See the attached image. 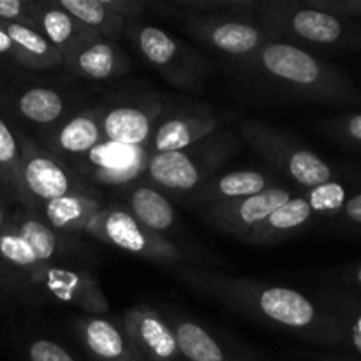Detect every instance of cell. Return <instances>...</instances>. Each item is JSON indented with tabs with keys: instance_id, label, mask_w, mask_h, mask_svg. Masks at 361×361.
Instances as JSON below:
<instances>
[{
	"instance_id": "obj_5",
	"label": "cell",
	"mask_w": 361,
	"mask_h": 361,
	"mask_svg": "<svg viewBox=\"0 0 361 361\" xmlns=\"http://www.w3.org/2000/svg\"><path fill=\"white\" fill-rule=\"evenodd\" d=\"M245 136L252 141L254 147L263 154L264 159L271 162L275 168L291 176L295 182L307 189L324 185L334 178V169L314 152L300 148L291 141L282 140L279 134L264 129V127L245 126Z\"/></svg>"
},
{
	"instance_id": "obj_38",
	"label": "cell",
	"mask_w": 361,
	"mask_h": 361,
	"mask_svg": "<svg viewBox=\"0 0 361 361\" xmlns=\"http://www.w3.org/2000/svg\"><path fill=\"white\" fill-rule=\"evenodd\" d=\"M351 281L356 288L361 289V264H358V267L351 270Z\"/></svg>"
},
{
	"instance_id": "obj_23",
	"label": "cell",
	"mask_w": 361,
	"mask_h": 361,
	"mask_svg": "<svg viewBox=\"0 0 361 361\" xmlns=\"http://www.w3.org/2000/svg\"><path fill=\"white\" fill-rule=\"evenodd\" d=\"M7 35L13 39L21 56V66L30 69H46V67L59 66L63 60L62 53L49 44L48 39L37 30L25 23H6L2 21Z\"/></svg>"
},
{
	"instance_id": "obj_2",
	"label": "cell",
	"mask_w": 361,
	"mask_h": 361,
	"mask_svg": "<svg viewBox=\"0 0 361 361\" xmlns=\"http://www.w3.org/2000/svg\"><path fill=\"white\" fill-rule=\"evenodd\" d=\"M208 137L185 150L150 155L147 166L150 178L164 189L176 192H190L203 185L236 150L235 140L229 134L217 140Z\"/></svg>"
},
{
	"instance_id": "obj_3",
	"label": "cell",
	"mask_w": 361,
	"mask_h": 361,
	"mask_svg": "<svg viewBox=\"0 0 361 361\" xmlns=\"http://www.w3.org/2000/svg\"><path fill=\"white\" fill-rule=\"evenodd\" d=\"M85 231L101 242L145 259L175 263L182 257L180 250L161 233L145 228L130 212L122 208H101Z\"/></svg>"
},
{
	"instance_id": "obj_25",
	"label": "cell",
	"mask_w": 361,
	"mask_h": 361,
	"mask_svg": "<svg viewBox=\"0 0 361 361\" xmlns=\"http://www.w3.org/2000/svg\"><path fill=\"white\" fill-rule=\"evenodd\" d=\"M104 141L101 129V116L94 111L83 113L62 126L56 134V145L71 155H87L92 148Z\"/></svg>"
},
{
	"instance_id": "obj_19",
	"label": "cell",
	"mask_w": 361,
	"mask_h": 361,
	"mask_svg": "<svg viewBox=\"0 0 361 361\" xmlns=\"http://www.w3.org/2000/svg\"><path fill=\"white\" fill-rule=\"evenodd\" d=\"M268 189V178L257 171H235L208 180L192 194L194 204H214L254 196Z\"/></svg>"
},
{
	"instance_id": "obj_11",
	"label": "cell",
	"mask_w": 361,
	"mask_h": 361,
	"mask_svg": "<svg viewBox=\"0 0 361 361\" xmlns=\"http://www.w3.org/2000/svg\"><path fill=\"white\" fill-rule=\"evenodd\" d=\"M249 298L256 309L274 323L293 330H309L312 326H338L335 317L319 316L316 305L302 293L288 288H261Z\"/></svg>"
},
{
	"instance_id": "obj_16",
	"label": "cell",
	"mask_w": 361,
	"mask_h": 361,
	"mask_svg": "<svg viewBox=\"0 0 361 361\" xmlns=\"http://www.w3.org/2000/svg\"><path fill=\"white\" fill-rule=\"evenodd\" d=\"M80 335L95 361H145L130 345L123 330L111 321L88 317L80 323Z\"/></svg>"
},
{
	"instance_id": "obj_13",
	"label": "cell",
	"mask_w": 361,
	"mask_h": 361,
	"mask_svg": "<svg viewBox=\"0 0 361 361\" xmlns=\"http://www.w3.org/2000/svg\"><path fill=\"white\" fill-rule=\"evenodd\" d=\"M159 113H161L159 102H148L143 106H118L108 109L101 118L102 136L106 141L113 143L145 147L150 140Z\"/></svg>"
},
{
	"instance_id": "obj_20",
	"label": "cell",
	"mask_w": 361,
	"mask_h": 361,
	"mask_svg": "<svg viewBox=\"0 0 361 361\" xmlns=\"http://www.w3.org/2000/svg\"><path fill=\"white\" fill-rule=\"evenodd\" d=\"M197 34L210 46L229 53V55H247L261 48L263 35L254 25L243 21H214L201 23Z\"/></svg>"
},
{
	"instance_id": "obj_15",
	"label": "cell",
	"mask_w": 361,
	"mask_h": 361,
	"mask_svg": "<svg viewBox=\"0 0 361 361\" xmlns=\"http://www.w3.org/2000/svg\"><path fill=\"white\" fill-rule=\"evenodd\" d=\"M288 23L293 34H296L303 41L312 42V44L335 46L344 44V41H349V44H355L360 41L358 30L349 28L335 14L323 9H316L312 6L302 7V9H296L295 13L289 14Z\"/></svg>"
},
{
	"instance_id": "obj_26",
	"label": "cell",
	"mask_w": 361,
	"mask_h": 361,
	"mask_svg": "<svg viewBox=\"0 0 361 361\" xmlns=\"http://www.w3.org/2000/svg\"><path fill=\"white\" fill-rule=\"evenodd\" d=\"M63 11L94 30L99 37H116L123 28V18L113 13L106 0H56Z\"/></svg>"
},
{
	"instance_id": "obj_28",
	"label": "cell",
	"mask_w": 361,
	"mask_h": 361,
	"mask_svg": "<svg viewBox=\"0 0 361 361\" xmlns=\"http://www.w3.org/2000/svg\"><path fill=\"white\" fill-rule=\"evenodd\" d=\"M0 187L14 200L30 204L21 178L20 145L2 116H0Z\"/></svg>"
},
{
	"instance_id": "obj_29",
	"label": "cell",
	"mask_w": 361,
	"mask_h": 361,
	"mask_svg": "<svg viewBox=\"0 0 361 361\" xmlns=\"http://www.w3.org/2000/svg\"><path fill=\"white\" fill-rule=\"evenodd\" d=\"M18 111L34 123H53L63 113V99L49 88H30L18 97Z\"/></svg>"
},
{
	"instance_id": "obj_35",
	"label": "cell",
	"mask_w": 361,
	"mask_h": 361,
	"mask_svg": "<svg viewBox=\"0 0 361 361\" xmlns=\"http://www.w3.org/2000/svg\"><path fill=\"white\" fill-rule=\"evenodd\" d=\"M341 215L348 224L355 226V228L361 229V190L355 192L345 200L344 207H342Z\"/></svg>"
},
{
	"instance_id": "obj_6",
	"label": "cell",
	"mask_w": 361,
	"mask_h": 361,
	"mask_svg": "<svg viewBox=\"0 0 361 361\" xmlns=\"http://www.w3.org/2000/svg\"><path fill=\"white\" fill-rule=\"evenodd\" d=\"M21 178L30 204L34 201L59 200L67 194L81 192L73 173L55 157L35 147L28 137H21Z\"/></svg>"
},
{
	"instance_id": "obj_17",
	"label": "cell",
	"mask_w": 361,
	"mask_h": 361,
	"mask_svg": "<svg viewBox=\"0 0 361 361\" xmlns=\"http://www.w3.org/2000/svg\"><path fill=\"white\" fill-rule=\"evenodd\" d=\"M217 127V118L208 113L176 116L157 129L154 136V154L180 152L207 140Z\"/></svg>"
},
{
	"instance_id": "obj_9",
	"label": "cell",
	"mask_w": 361,
	"mask_h": 361,
	"mask_svg": "<svg viewBox=\"0 0 361 361\" xmlns=\"http://www.w3.org/2000/svg\"><path fill=\"white\" fill-rule=\"evenodd\" d=\"M148 155L145 147L101 141L83 155V171L102 185H126L147 171Z\"/></svg>"
},
{
	"instance_id": "obj_34",
	"label": "cell",
	"mask_w": 361,
	"mask_h": 361,
	"mask_svg": "<svg viewBox=\"0 0 361 361\" xmlns=\"http://www.w3.org/2000/svg\"><path fill=\"white\" fill-rule=\"evenodd\" d=\"M309 6L348 18H361V0H312Z\"/></svg>"
},
{
	"instance_id": "obj_1",
	"label": "cell",
	"mask_w": 361,
	"mask_h": 361,
	"mask_svg": "<svg viewBox=\"0 0 361 361\" xmlns=\"http://www.w3.org/2000/svg\"><path fill=\"white\" fill-rule=\"evenodd\" d=\"M259 62L274 78L323 101L355 102L360 97L358 90L337 69L298 46L286 42L264 46L259 51Z\"/></svg>"
},
{
	"instance_id": "obj_8",
	"label": "cell",
	"mask_w": 361,
	"mask_h": 361,
	"mask_svg": "<svg viewBox=\"0 0 361 361\" xmlns=\"http://www.w3.org/2000/svg\"><path fill=\"white\" fill-rule=\"evenodd\" d=\"M27 282L59 302L90 314L108 312L109 303L102 295L97 281L87 271L44 267L27 277Z\"/></svg>"
},
{
	"instance_id": "obj_4",
	"label": "cell",
	"mask_w": 361,
	"mask_h": 361,
	"mask_svg": "<svg viewBox=\"0 0 361 361\" xmlns=\"http://www.w3.org/2000/svg\"><path fill=\"white\" fill-rule=\"evenodd\" d=\"M56 254V236L44 222L18 215L0 231V264L27 279Z\"/></svg>"
},
{
	"instance_id": "obj_32",
	"label": "cell",
	"mask_w": 361,
	"mask_h": 361,
	"mask_svg": "<svg viewBox=\"0 0 361 361\" xmlns=\"http://www.w3.org/2000/svg\"><path fill=\"white\" fill-rule=\"evenodd\" d=\"M30 361H74L69 351L51 341H35L28 348Z\"/></svg>"
},
{
	"instance_id": "obj_22",
	"label": "cell",
	"mask_w": 361,
	"mask_h": 361,
	"mask_svg": "<svg viewBox=\"0 0 361 361\" xmlns=\"http://www.w3.org/2000/svg\"><path fill=\"white\" fill-rule=\"evenodd\" d=\"M69 62L78 74H83L92 80H108L116 74L126 73L127 69V60L123 59L118 48L102 37L81 48L73 59H69Z\"/></svg>"
},
{
	"instance_id": "obj_39",
	"label": "cell",
	"mask_w": 361,
	"mask_h": 361,
	"mask_svg": "<svg viewBox=\"0 0 361 361\" xmlns=\"http://www.w3.org/2000/svg\"><path fill=\"white\" fill-rule=\"evenodd\" d=\"M7 224V219H6V212H4L2 204H0V231L4 229V226Z\"/></svg>"
},
{
	"instance_id": "obj_24",
	"label": "cell",
	"mask_w": 361,
	"mask_h": 361,
	"mask_svg": "<svg viewBox=\"0 0 361 361\" xmlns=\"http://www.w3.org/2000/svg\"><path fill=\"white\" fill-rule=\"evenodd\" d=\"M173 334L180 355L189 361H249L229 355L207 330L190 321L176 323Z\"/></svg>"
},
{
	"instance_id": "obj_12",
	"label": "cell",
	"mask_w": 361,
	"mask_h": 361,
	"mask_svg": "<svg viewBox=\"0 0 361 361\" xmlns=\"http://www.w3.org/2000/svg\"><path fill=\"white\" fill-rule=\"evenodd\" d=\"M30 23L67 60L73 59L81 48L99 39V35L94 30L85 27L76 18L71 16L67 11H63L59 6V2H34L30 13Z\"/></svg>"
},
{
	"instance_id": "obj_7",
	"label": "cell",
	"mask_w": 361,
	"mask_h": 361,
	"mask_svg": "<svg viewBox=\"0 0 361 361\" xmlns=\"http://www.w3.org/2000/svg\"><path fill=\"white\" fill-rule=\"evenodd\" d=\"M291 200L293 194L288 189L268 187L263 192L254 194V196L208 204L204 217L208 219V222L217 226L221 231L231 233V235L245 240V236L259 222H263L271 212Z\"/></svg>"
},
{
	"instance_id": "obj_30",
	"label": "cell",
	"mask_w": 361,
	"mask_h": 361,
	"mask_svg": "<svg viewBox=\"0 0 361 361\" xmlns=\"http://www.w3.org/2000/svg\"><path fill=\"white\" fill-rule=\"evenodd\" d=\"M305 200L309 201L314 214L337 215L341 214L342 207H344L345 200H348V192H345L342 183L331 180V182L324 183V185L309 189Z\"/></svg>"
},
{
	"instance_id": "obj_36",
	"label": "cell",
	"mask_w": 361,
	"mask_h": 361,
	"mask_svg": "<svg viewBox=\"0 0 361 361\" xmlns=\"http://www.w3.org/2000/svg\"><path fill=\"white\" fill-rule=\"evenodd\" d=\"M106 4L113 13L118 14L123 20L127 16H137L147 6L145 2H137V0H106Z\"/></svg>"
},
{
	"instance_id": "obj_21",
	"label": "cell",
	"mask_w": 361,
	"mask_h": 361,
	"mask_svg": "<svg viewBox=\"0 0 361 361\" xmlns=\"http://www.w3.org/2000/svg\"><path fill=\"white\" fill-rule=\"evenodd\" d=\"M101 210L97 200L83 192L67 194L44 203V215L49 229L56 231H85L88 222Z\"/></svg>"
},
{
	"instance_id": "obj_10",
	"label": "cell",
	"mask_w": 361,
	"mask_h": 361,
	"mask_svg": "<svg viewBox=\"0 0 361 361\" xmlns=\"http://www.w3.org/2000/svg\"><path fill=\"white\" fill-rule=\"evenodd\" d=\"M123 334L145 361H176L178 344L173 328L147 305H137L126 314Z\"/></svg>"
},
{
	"instance_id": "obj_18",
	"label": "cell",
	"mask_w": 361,
	"mask_h": 361,
	"mask_svg": "<svg viewBox=\"0 0 361 361\" xmlns=\"http://www.w3.org/2000/svg\"><path fill=\"white\" fill-rule=\"evenodd\" d=\"M314 217V212L310 208L305 196L293 197L281 208L271 212L263 222L256 226L249 235L245 236V242L250 243H274L288 240L293 233L302 229L310 219Z\"/></svg>"
},
{
	"instance_id": "obj_14",
	"label": "cell",
	"mask_w": 361,
	"mask_h": 361,
	"mask_svg": "<svg viewBox=\"0 0 361 361\" xmlns=\"http://www.w3.org/2000/svg\"><path fill=\"white\" fill-rule=\"evenodd\" d=\"M137 44L143 51L145 59L164 73L173 83H187L194 78L189 69L190 56H185L182 46L157 27H141L137 32Z\"/></svg>"
},
{
	"instance_id": "obj_33",
	"label": "cell",
	"mask_w": 361,
	"mask_h": 361,
	"mask_svg": "<svg viewBox=\"0 0 361 361\" xmlns=\"http://www.w3.org/2000/svg\"><path fill=\"white\" fill-rule=\"evenodd\" d=\"M34 2L25 0H0V21L6 23H25L30 25V13Z\"/></svg>"
},
{
	"instance_id": "obj_27",
	"label": "cell",
	"mask_w": 361,
	"mask_h": 361,
	"mask_svg": "<svg viewBox=\"0 0 361 361\" xmlns=\"http://www.w3.org/2000/svg\"><path fill=\"white\" fill-rule=\"evenodd\" d=\"M129 203L134 219L152 231H166L175 222V210L171 203L152 187H137L130 194Z\"/></svg>"
},
{
	"instance_id": "obj_37",
	"label": "cell",
	"mask_w": 361,
	"mask_h": 361,
	"mask_svg": "<svg viewBox=\"0 0 361 361\" xmlns=\"http://www.w3.org/2000/svg\"><path fill=\"white\" fill-rule=\"evenodd\" d=\"M0 56H2V59H13L14 62L21 63L20 51H18V48L14 46L13 39L7 35L6 28L2 27V21H0Z\"/></svg>"
},
{
	"instance_id": "obj_31",
	"label": "cell",
	"mask_w": 361,
	"mask_h": 361,
	"mask_svg": "<svg viewBox=\"0 0 361 361\" xmlns=\"http://www.w3.org/2000/svg\"><path fill=\"white\" fill-rule=\"evenodd\" d=\"M331 129L338 134V137L345 145L361 152V113L342 116L337 122L331 123Z\"/></svg>"
}]
</instances>
